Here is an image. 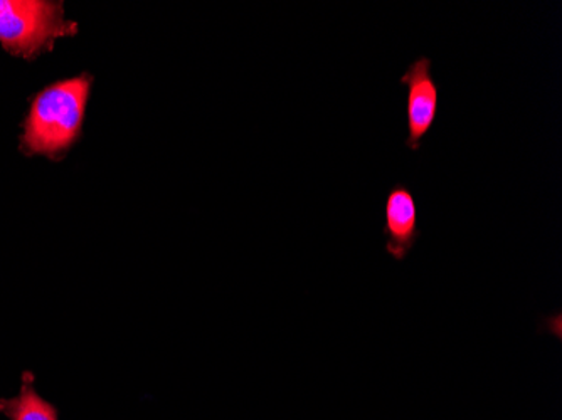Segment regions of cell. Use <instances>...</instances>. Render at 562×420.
<instances>
[{
	"label": "cell",
	"instance_id": "obj_1",
	"mask_svg": "<svg viewBox=\"0 0 562 420\" xmlns=\"http://www.w3.org/2000/svg\"><path fill=\"white\" fill-rule=\"evenodd\" d=\"M90 80L78 76L46 88L31 106L24 145L31 154L56 155L80 137Z\"/></svg>",
	"mask_w": 562,
	"mask_h": 420
},
{
	"label": "cell",
	"instance_id": "obj_2",
	"mask_svg": "<svg viewBox=\"0 0 562 420\" xmlns=\"http://www.w3.org/2000/svg\"><path fill=\"white\" fill-rule=\"evenodd\" d=\"M59 2L0 0V43L19 56H33L58 37L72 36Z\"/></svg>",
	"mask_w": 562,
	"mask_h": 420
},
{
	"label": "cell",
	"instance_id": "obj_3",
	"mask_svg": "<svg viewBox=\"0 0 562 420\" xmlns=\"http://www.w3.org/2000/svg\"><path fill=\"white\" fill-rule=\"evenodd\" d=\"M406 90V145L418 151L440 113L441 88L432 75V61L426 56L415 59L401 75Z\"/></svg>",
	"mask_w": 562,
	"mask_h": 420
},
{
	"label": "cell",
	"instance_id": "obj_4",
	"mask_svg": "<svg viewBox=\"0 0 562 420\" xmlns=\"http://www.w3.org/2000/svg\"><path fill=\"white\" fill-rule=\"evenodd\" d=\"M386 252L396 261H403L413 251L422 229L418 226V204L415 194L406 183H396L387 192L384 202V226Z\"/></svg>",
	"mask_w": 562,
	"mask_h": 420
},
{
	"label": "cell",
	"instance_id": "obj_5",
	"mask_svg": "<svg viewBox=\"0 0 562 420\" xmlns=\"http://www.w3.org/2000/svg\"><path fill=\"white\" fill-rule=\"evenodd\" d=\"M33 382V375L24 374L19 396L0 399V412L11 420H58V409L37 394Z\"/></svg>",
	"mask_w": 562,
	"mask_h": 420
}]
</instances>
